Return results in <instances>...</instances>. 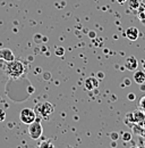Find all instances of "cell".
<instances>
[{
    "label": "cell",
    "mask_w": 145,
    "mask_h": 148,
    "mask_svg": "<svg viewBox=\"0 0 145 148\" xmlns=\"http://www.w3.org/2000/svg\"><path fill=\"white\" fill-rule=\"evenodd\" d=\"M110 138H111V140H112V141H116V140L119 138V134H118V132H111V134H110Z\"/></svg>",
    "instance_id": "4fadbf2b"
},
{
    "label": "cell",
    "mask_w": 145,
    "mask_h": 148,
    "mask_svg": "<svg viewBox=\"0 0 145 148\" xmlns=\"http://www.w3.org/2000/svg\"><path fill=\"white\" fill-rule=\"evenodd\" d=\"M90 37H95V33H94V32H93V33H90Z\"/></svg>",
    "instance_id": "ffe728a7"
},
{
    "label": "cell",
    "mask_w": 145,
    "mask_h": 148,
    "mask_svg": "<svg viewBox=\"0 0 145 148\" xmlns=\"http://www.w3.org/2000/svg\"><path fill=\"white\" fill-rule=\"evenodd\" d=\"M6 73L12 77H18L20 76L24 72V65L19 62V60H12V62H7L6 69H5Z\"/></svg>",
    "instance_id": "6da1fadb"
},
{
    "label": "cell",
    "mask_w": 145,
    "mask_h": 148,
    "mask_svg": "<svg viewBox=\"0 0 145 148\" xmlns=\"http://www.w3.org/2000/svg\"><path fill=\"white\" fill-rule=\"evenodd\" d=\"M42 132H43V129H42L40 121L35 120L34 122L28 124V134L32 139H39L42 136Z\"/></svg>",
    "instance_id": "277c9868"
},
{
    "label": "cell",
    "mask_w": 145,
    "mask_h": 148,
    "mask_svg": "<svg viewBox=\"0 0 145 148\" xmlns=\"http://www.w3.org/2000/svg\"><path fill=\"white\" fill-rule=\"evenodd\" d=\"M0 59H3L6 62H12L15 59V56L10 49L3 48V49H0Z\"/></svg>",
    "instance_id": "52a82bcc"
},
{
    "label": "cell",
    "mask_w": 145,
    "mask_h": 148,
    "mask_svg": "<svg viewBox=\"0 0 145 148\" xmlns=\"http://www.w3.org/2000/svg\"><path fill=\"white\" fill-rule=\"evenodd\" d=\"M128 99L129 100H135V98H136V95L135 93H133V92H130V93H128Z\"/></svg>",
    "instance_id": "9a60e30c"
},
{
    "label": "cell",
    "mask_w": 145,
    "mask_h": 148,
    "mask_svg": "<svg viewBox=\"0 0 145 148\" xmlns=\"http://www.w3.org/2000/svg\"><path fill=\"white\" fill-rule=\"evenodd\" d=\"M144 7H145V6H144Z\"/></svg>",
    "instance_id": "7402d4cb"
},
{
    "label": "cell",
    "mask_w": 145,
    "mask_h": 148,
    "mask_svg": "<svg viewBox=\"0 0 145 148\" xmlns=\"http://www.w3.org/2000/svg\"><path fill=\"white\" fill-rule=\"evenodd\" d=\"M127 0H117V2H119L120 5H123V3H125Z\"/></svg>",
    "instance_id": "ac0fdd59"
},
{
    "label": "cell",
    "mask_w": 145,
    "mask_h": 148,
    "mask_svg": "<svg viewBox=\"0 0 145 148\" xmlns=\"http://www.w3.org/2000/svg\"><path fill=\"white\" fill-rule=\"evenodd\" d=\"M54 111V106L51 103H43V104H37L35 106V114L39 113L42 117H48L50 116Z\"/></svg>",
    "instance_id": "7a4b0ae2"
},
{
    "label": "cell",
    "mask_w": 145,
    "mask_h": 148,
    "mask_svg": "<svg viewBox=\"0 0 145 148\" xmlns=\"http://www.w3.org/2000/svg\"><path fill=\"white\" fill-rule=\"evenodd\" d=\"M125 36H126L127 39H129L130 41H136V40L138 39V37H140V31H138L137 27L130 26V27H128L126 30Z\"/></svg>",
    "instance_id": "8992f818"
},
{
    "label": "cell",
    "mask_w": 145,
    "mask_h": 148,
    "mask_svg": "<svg viewBox=\"0 0 145 148\" xmlns=\"http://www.w3.org/2000/svg\"><path fill=\"white\" fill-rule=\"evenodd\" d=\"M98 86H99V81H98L96 77L91 76V77L85 80V88L87 90H93V89L98 88Z\"/></svg>",
    "instance_id": "ba28073f"
},
{
    "label": "cell",
    "mask_w": 145,
    "mask_h": 148,
    "mask_svg": "<svg viewBox=\"0 0 145 148\" xmlns=\"http://www.w3.org/2000/svg\"><path fill=\"white\" fill-rule=\"evenodd\" d=\"M5 119H6V113H5L3 110H1V108H0V122L5 121Z\"/></svg>",
    "instance_id": "5bb4252c"
},
{
    "label": "cell",
    "mask_w": 145,
    "mask_h": 148,
    "mask_svg": "<svg viewBox=\"0 0 145 148\" xmlns=\"http://www.w3.org/2000/svg\"><path fill=\"white\" fill-rule=\"evenodd\" d=\"M140 6H141V3H140L138 0H130L129 1V7L133 8V9H138Z\"/></svg>",
    "instance_id": "8fae6325"
},
{
    "label": "cell",
    "mask_w": 145,
    "mask_h": 148,
    "mask_svg": "<svg viewBox=\"0 0 145 148\" xmlns=\"http://www.w3.org/2000/svg\"><path fill=\"white\" fill-rule=\"evenodd\" d=\"M143 69H144V70H145V60H144V62H143Z\"/></svg>",
    "instance_id": "44dd1931"
},
{
    "label": "cell",
    "mask_w": 145,
    "mask_h": 148,
    "mask_svg": "<svg viewBox=\"0 0 145 148\" xmlns=\"http://www.w3.org/2000/svg\"><path fill=\"white\" fill-rule=\"evenodd\" d=\"M19 119L23 123L25 124H31L32 122H34L36 120V114L34 110L31 108H24L19 113Z\"/></svg>",
    "instance_id": "3957f363"
},
{
    "label": "cell",
    "mask_w": 145,
    "mask_h": 148,
    "mask_svg": "<svg viewBox=\"0 0 145 148\" xmlns=\"http://www.w3.org/2000/svg\"><path fill=\"white\" fill-rule=\"evenodd\" d=\"M98 76H99V79H100V80H102V79H103V76H104V74L100 72V73H98Z\"/></svg>",
    "instance_id": "e0dca14e"
},
{
    "label": "cell",
    "mask_w": 145,
    "mask_h": 148,
    "mask_svg": "<svg viewBox=\"0 0 145 148\" xmlns=\"http://www.w3.org/2000/svg\"><path fill=\"white\" fill-rule=\"evenodd\" d=\"M141 90L145 91V84H144V83H143V84H141Z\"/></svg>",
    "instance_id": "d6986e66"
},
{
    "label": "cell",
    "mask_w": 145,
    "mask_h": 148,
    "mask_svg": "<svg viewBox=\"0 0 145 148\" xmlns=\"http://www.w3.org/2000/svg\"><path fill=\"white\" fill-rule=\"evenodd\" d=\"M131 138H133V136H131V133H130V132H128V131L123 132V134H121V139H123V141H125V143L130 141V140H131Z\"/></svg>",
    "instance_id": "30bf717a"
},
{
    "label": "cell",
    "mask_w": 145,
    "mask_h": 148,
    "mask_svg": "<svg viewBox=\"0 0 145 148\" xmlns=\"http://www.w3.org/2000/svg\"><path fill=\"white\" fill-rule=\"evenodd\" d=\"M134 81L137 84H143L145 82V72L144 71H136L134 74Z\"/></svg>",
    "instance_id": "9c48e42d"
},
{
    "label": "cell",
    "mask_w": 145,
    "mask_h": 148,
    "mask_svg": "<svg viewBox=\"0 0 145 148\" xmlns=\"http://www.w3.org/2000/svg\"><path fill=\"white\" fill-rule=\"evenodd\" d=\"M64 54H65V49L62 47H59L56 49V55L57 56H62Z\"/></svg>",
    "instance_id": "7c38bea8"
},
{
    "label": "cell",
    "mask_w": 145,
    "mask_h": 148,
    "mask_svg": "<svg viewBox=\"0 0 145 148\" xmlns=\"http://www.w3.org/2000/svg\"><path fill=\"white\" fill-rule=\"evenodd\" d=\"M129 84H130V80H129V79H125V81H124V87L129 86Z\"/></svg>",
    "instance_id": "2e32d148"
},
{
    "label": "cell",
    "mask_w": 145,
    "mask_h": 148,
    "mask_svg": "<svg viewBox=\"0 0 145 148\" xmlns=\"http://www.w3.org/2000/svg\"><path fill=\"white\" fill-rule=\"evenodd\" d=\"M137 66H138V62H137L136 57H134V56L127 57L126 60H125V67H126V70L133 72V71H136Z\"/></svg>",
    "instance_id": "5b68a950"
}]
</instances>
